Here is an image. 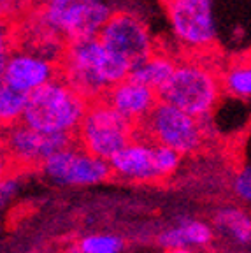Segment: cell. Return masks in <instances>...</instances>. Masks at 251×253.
I'll return each mask as SVG.
<instances>
[{"instance_id": "cell-1", "label": "cell", "mask_w": 251, "mask_h": 253, "mask_svg": "<svg viewBox=\"0 0 251 253\" xmlns=\"http://www.w3.org/2000/svg\"><path fill=\"white\" fill-rule=\"evenodd\" d=\"M58 69L60 78L88 102L104 99L114 84L130 78L132 71L125 60L107 51L98 37L67 42Z\"/></svg>"}, {"instance_id": "cell-2", "label": "cell", "mask_w": 251, "mask_h": 253, "mask_svg": "<svg viewBox=\"0 0 251 253\" xmlns=\"http://www.w3.org/2000/svg\"><path fill=\"white\" fill-rule=\"evenodd\" d=\"M221 74L200 58L177 60L176 71L158 99L165 104L185 111L190 116L206 120L221 99Z\"/></svg>"}, {"instance_id": "cell-3", "label": "cell", "mask_w": 251, "mask_h": 253, "mask_svg": "<svg viewBox=\"0 0 251 253\" xmlns=\"http://www.w3.org/2000/svg\"><path fill=\"white\" fill-rule=\"evenodd\" d=\"M88 104L83 95L58 76L28 95L21 122L46 134L76 135L86 115Z\"/></svg>"}, {"instance_id": "cell-4", "label": "cell", "mask_w": 251, "mask_h": 253, "mask_svg": "<svg viewBox=\"0 0 251 253\" xmlns=\"http://www.w3.org/2000/svg\"><path fill=\"white\" fill-rule=\"evenodd\" d=\"M106 0H41L37 21L63 42L95 39L113 16Z\"/></svg>"}, {"instance_id": "cell-5", "label": "cell", "mask_w": 251, "mask_h": 253, "mask_svg": "<svg viewBox=\"0 0 251 253\" xmlns=\"http://www.w3.org/2000/svg\"><path fill=\"white\" fill-rule=\"evenodd\" d=\"M137 135V126L123 118L104 99L88 104L78 134V144L93 157L111 162Z\"/></svg>"}, {"instance_id": "cell-6", "label": "cell", "mask_w": 251, "mask_h": 253, "mask_svg": "<svg viewBox=\"0 0 251 253\" xmlns=\"http://www.w3.org/2000/svg\"><path fill=\"white\" fill-rule=\"evenodd\" d=\"M113 176L132 183H157L170 178L181 166V155L137 135L109 162Z\"/></svg>"}, {"instance_id": "cell-7", "label": "cell", "mask_w": 251, "mask_h": 253, "mask_svg": "<svg viewBox=\"0 0 251 253\" xmlns=\"http://www.w3.org/2000/svg\"><path fill=\"white\" fill-rule=\"evenodd\" d=\"M137 132L160 146L170 148L181 157L200 151L206 142L202 120L193 118L185 111L162 100L139 125Z\"/></svg>"}, {"instance_id": "cell-8", "label": "cell", "mask_w": 251, "mask_h": 253, "mask_svg": "<svg viewBox=\"0 0 251 253\" xmlns=\"http://www.w3.org/2000/svg\"><path fill=\"white\" fill-rule=\"evenodd\" d=\"M167 18L176 41L193 55H204L216 46L212 0H169Z\"/></svg>"}, {"instance_id": "cell-9", "label": "cell", "mask_w": 251, "mask_h": 253, "mask_svg": "<svg viewBox=\"0 0 251 253\" xmlns=\"http://www.w3.org/2000/svg\"><path fill=\"white\" fill-rule=\"evenodd\" d=\"M98 41L107 51L125 60L130 67L157 51L148 23L132 11H114L100 32Z\"/></svg>"}, {"instance_id": "cell-10", "label": "cell", "mask_w": 251, "mask_h": 253, "mask_svg": "<svg viewBox=\"0 0 251 253\" xmlns=\"http://www.w3.org/2000/svg\"><path fill=\"white\" fill-rule=\"evenodd\" d=\"M14 167H42L47 158L74 144V135L46 134L23 122L0 132Z\"/></svg>"}, {"instance_id": "cell-11", "label": "cell", "mask_w": 251, "mask_h": 253, "mask_svg": "<svg viewBox=\"0 0 251 253\" xmlns=\"http://www.w3.org/2000/svg\"><path fill=\"white\" fill-rule=\"evenodd\" d=\"M41 169L51 181L69 186L98 185L113 176L109 162L93 157L76 142L47 158Z\"/></svg>"}, {"instance_id": "cell-12", "label": "cell", "mask_w": 251, "mask_h": 253, "mask_svg": "<svg viewBox=\"0 0 251 253\" xmlns=\"http://www.w3.org/2000/svg\"><path fill=\"white\" fill-rule=\"evenodd\" d=\"M58 76V63L28 49H18V51H12L5 62L2 81L11 84L16 90L30 95L32 91L39 90L41 86L47 84Z\"/></svg>"}, {"instance_id": "cell-13", "label": "cell", "mask_w": 251, "mask_h": 253, "mask_svg": "<svg viewBox=\"0 0 251 253\" xmlns=\"http://www.w3.org/2000/svg\"><path fill=\"white\" fill-rule=\"evenodd\" d=\"M104 100L137 128L160 102L157 91L137 83L132 78H126L122 83L114 84L106 93Z\"/></svg>"}, {"instance_id": "cell-14", "label": "cell", "mask_w": 251, "mask_h": 253, "mask_svg": "<svg viewBox=\"0 0 251 253\" xmlns=\"http://www.w3.org/2000/svg\"><path fill=\"white\" fill-rule=\"evenodd\" d=\"M212 229L200 220H192V218H183L176 225L165 229L158 236V243L165 250H176V248H199L206 246L212 241Z\"/></svg>"}, {"instance_id": "cell-15", "label": "cell", "mask_w": 251, "mask_h": 253, "mask_svg": "<svg viewBox=\"0 0 251 253\" xmlns=\"http://www.w3.org/2000/svg\"><path fill=\"white\" fill-rule=\"evenodd\" d=\"M177 65V60L167 51H155L146 60L133 65L130 71V78L135 79L137 83L151 88L158 93L167 84L170 76L174 74Z\"/></svg>"}, {"instance_id": "cell-16", "label": "cell", "mask_w": 251, "mask_h": 253, "mask_svg": "<svg viewBox=\"0 0 251 253\" xmlns=\"http://www.w3.org/2000/svg\"><path fill=\"white\" fill-rule=\"evenodd\" d=\"M28 95L0 79V132L23 120Z\"/></svg>"}, {"instance_id": "cell-17", "label": "cell", "mask_w": 251, "mask_h": 253, "mask_svg": "<svg viewBox=\"0 0 251 253\" xmlns=\"http://www.w3.org/2000/svg\"><path fill=\"white\" fill-rule=\"evenodd\" d=\"M214 225L239 245L251 243V216L237 208H223L214 214Z\"/></svg>"}, {"instance_id": "cell-18", "label": "cell", "mask_w": 251, "mask_h": 253, "mask_svg": "<svg viewBox=\"0 0 251 253\" xmlns=\"http://www.w3.org/2000/svg\"><path fill=\"white\" fill-rule=\"evenodd\" d=\"M221 86L232 97L251 99V60L236 62L221 72Z\"/></svg>"}, {"instance_id": "cell-19", "label": "cell", "mask_w": 251, "mask_h": 253, "mask_svg": "<svg viewBox=\"0 0 251 253\" xmlns=\"http://www.w3.org/2000/svg\"><path fill=\"white\" fill-rule=\"evenodd\" d=\"M122 237L113 234H91L78 245V253H122Z\"/></svg>"}, {"instance_id": "cell-20", "label": "cell", "mask_w": 251, "mask_h": 253, "mask_svg": "<svg viewBox=\"0 0 251 253\" xmlns=\"http://www.w3.org/2000/svg\"><path fill=\"white\" fill-rule=\"evenodd\" d=\"M12 53V32L9 28V21L0 18V79L4 72L5 62Z\"/></svg>"}, {"instance_id": "cell-21", "label": "cell", "mask_w": 251, "mask_h": 253, "mask_svg": "<svg viewBox=\"0 0 251 253\" xmlns=\"http://www.w3.org/2000/svg\"><path fill=\"white\" fill-rule=\"evenodd\" d=\"M234 192L244 202H251V166H244L234 178Z\"/></svg>"}, {"instance_id": "cell-22", "label": "cell", "mask_w": 251, "mask_h": 253, "mask_svg": "<svg viewBox=\"0 0 251 253\" xmlns=\"http://www.w3.org/2000/svg\"><path fill=\"white\" fill-rule=\"evenodd\" d=\"M18 190H20V181L12 174L7 178L0 179V211H4L11 204L12 199L18 194Z\"/></svg>"}, {"instance_id": "cell-23", "label": "cell", "mask_w": 251, "mask_h": 253, "mask_svg": "<svg viewBox=\"0 0 251 253\" xmlns=\"http://www.w3.org/2000/svg\"><path fill=\"white\" fill-rule=\"evenodd\" d=\"M28 0H0V18L7 21L16 14H23Z\"/></svg>"}, {"instance_id": "cell-24", "label": "cell", "mask_w": 251, "mask_h": 253, "mask_svg": "<svg viewBox=\"0 0 251 253\" xmlns=\"http://www.w3.org/2000/svg\"><path fill=\"white\" fill-rule=\"evenodd\" d=\"M12 170H14V164H12L11 157H9L7 150H5L4 141L0 137V179L11 176Z\"/></svg>"}, {"instance_id": "cell-25", "label": "cell", "mask_w": 251, "mask_h": 253, "mask_svg": "<svg viewBox=\"0 0 251 253\" xmlns=\"http://www.w3.org/2000/svg\"><path fill=\"white\" fill-rule=\"evenodd\" d=\"M167 253H193L192 250H185V248H176V250H167Z\"/></svg>"}, {"instance_id": "cell-26", "label": "cell", "mask_w": 251, "mask_h": 253, "mask_svg": "<svg viewBox=\"0 0 251 253\" xmlns=\"http://www.w3.org/2000/svg\"><path fill=\"white\" fill-rule=\"evenodd\" d=\"M165 2H169V0H165Z\"/></svg>"}]
</instances>
